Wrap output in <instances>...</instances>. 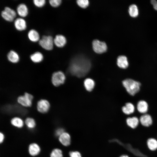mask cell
I'll list each match as a JSON object with an SVG mask.
<instances>
[{
	"instance_id": "1",
	"label": "cell",
	"mask_w": 157,
	"mask_h": 157,
	"mask_svg": "<svg viewBox=\"0 0 157 157\" xmlns=\"http://www.w3.org/2000/svg\"><path fill=\"white\" fill-rule=\"evenodd\" d=\"M90 60L82 56H78L71 60L68 70L71 74L78 77L85 76L89 72L91 67Z\"/></svg>"
},
{
	"instance_id": "2",
	"label": "cell",
	"mask_w": 157,
	"mask_h": 157,
	"mask_svg": "<svg viewBox=\"0 0 157 157\" xmlns=\"http://www.w3.org/2000/svg\"><path fill=\"white\" fill-rule=\"evenodd\" d=\"M122 85L126 92L130 96H134L140 90L141 82L131 78H126L122 82Z\"/></svg>"
},
{
	"instance_id": "3",
	"label": "cell",
	"mask_w": 157,
	"mask_h": 157,
	"mask_svg": "<svg viewBox=\"0 0 157 157\" xmlns=\"http://www.w3.org/2000/svg\"><path fill=\"white\" fill-rule=\"evenodd\" d=\"M39 44L43 49L51 50L53 47V40L51 36L43 35L39 41Z\"/></svg>"
},
{
	"instance_id": "4",
	"label": "cell",
	"mask_w": 157,
	"mask_h": 157,
	"mask_svg": "<svg viewBox=\"0 0 157 157\" xmlns=\"http://www.w3.org/2000/svg\"><path fill=\"white\" fill-rule=\"evenodd\" d=\"M65 77L64 74L59 71L54 72L51 77V81L55 86H58L63 84L65 81Z\"/></svg>"
},
{
	"instance_id": "5",
	"label": "cell",
	"mask_w": 157,
	"mask_h": 157,
	"mask_svg": "<svg viewBox=\"0 0 157 157\" xmlns=\"http://www.w3.org/2000/svg\"><path fill=\"white\" fill-rule=\"evenodd\" d=\"M33 98V95L29 93L25 92L23 96H19L17 98L18 103L25 107H30L32 105Z\"/></svg>"
},
{
	"instance_id": "6",
	"label": "cell",
	"mask_w": 157,
	"mask_h": 157,
	"mask_svg": "<svg viewBox=\"0 0 157 157\" xmlns=\"http://www.w3.org/2000/svg\"><path fill=\"white\" fill-rule=\"evenodd\" d=\"M92 47L94 51L98 53H103L106 51L107 49L106 43L98 40H95L93 41Z\"/></svg>"
},
{
	"instance_id": "7",
	"label": "cell",
	"mask_w": 157,
	"mask_h": 157,
	"mask_svg": "<svg viewBox=\"0 0 157 157\" xmlns=\"http://www.w3.org/2000/svg\"><path fill=\"white\" fill-rule=\"evenodd\" d=\"M139 119L140 124L144 127H149L153 123L152 117L148 113L141 115L139 118Z\"/></svg>"
},
{
	"instance_id": "8",
	"label": "cell",
	"mask_w": 157,
	"mask_h": 157,
	"mask_svg": "<svg viewBox=\"0 0 157 157\" xmlns=\"http://www.w3.org/2000/svg\"><path fill=\"white\" fill-rule=\"evenodd\" d=\"M136 107L138 112L142 115L147 113L148 111L149 104L144 100L139 101L137 103Z\"/></svg>"
},
{
	"instance_id": "9",
	"label": "cell",
	"mask_w": 157,
	"mask_h": 157,
	"mask_svg": "<svg viewBox=\"0 0 157 157\" xmlns=\"http://www.w3.org/2000/svg\"><path fill=\"white\" fill-rule=\"evenodd\" d=\"M50 108V104L46 100L42 99L39 101L37 105L38 110L42 113H45L49 110Z\"/></svg>"
},
{
	"instance_id": "10",
	"label": "cell",
	"mask_w": 157,
	"mask_h": 157,
	"mask_svg": "<svg viewBox=\"0 0 157 157\" xmlns=\"http://www.w3.org/2000/svg\"><path fill=\"white\" fill-rule=\"evenodd\" d=\"M126 123L129 127L133 129L136 128L140 124L139 118L136 116H129L126 119Z\"/></svg>"
},
{
	"instance_id": "11",
	"label": "cell",
	"mask_w": 157,
	"mask_h": 157,
	"mask_svg": "<svg viewBox=\"0 0 157 157\" xmlns=\"http://www.w3.org/2000/svg\"><path fill=\"white\" fill-rule=\"evenodd\" d=\"M122 110L123 113L126 115L130 116L133 114L135 111V107L131 102H126L122 107Z\"/></svg>"
},
{
	"instance_id": "12",
	"label": "cell",
	"mask_w": 157,
	"mask_h": 157,
	"mask_svg": "<svg viewBox=\"0 0 157 157\" xmlns=\"http://www.w3.org/2000/svg\"><path fill=\"white\" fill-rule=\"evenodd\" d=\"M117 64L119 67L123 69L127 68L129 65L127 57L124 55L119 56L118 57Z\"/></svg>"
},
{
	"instance_id": "13",
	"label": "cell",
	"mask_w": 157,
	"mask_h": 157,
	"mask_svg": "<svg viewBox=\"0 0 157 157\" xmlns=\"http://www.w3.org/2000/svg\"><path fill=\"white\" fill-rule=\"evenodd\" d=\"M55 45L57 47H63L66 44V40L65 38L63 35H56L53 40Z\"/></svg>"
},
{
	"instance_id": "14",
	"label": "cell",
	"mask_w": 157,
	"mask_h": 157,
	"mask_svg": "<svg viewBox=\"0 0 157 157\" xmlns=\"http://www.w3.org/2000/svg\"><path fill=\"white\" fill-rule=\"evenodd\" d=\"M14 25L18 31L24 30L26 28V22L24 19L22 18L16 19L15 21Z\"/></svg>"
},
{
	"instance_id": "15",
	"label": "cell",
	"mask_w": 157,
	"mask_h": 157,
	"mask_svg": "<svg viewBox=\"0 0 157 157\" xmlns=\"http://www.w3.org/2000/svg\"><path fill=\"white\" fill-rule=\"evenodd\" d=\"M59 140L63 145L68 146L70 144V136L66 132H64L59 136Z\"/></svg>"
},
{
	"instance_id": "16",
	"label": "cell",
	"mask_w": 157,
	"mask_h": 157,
	"mask_svg": "<svg viewBox=\"0 0 157 157\" xmlns=\"http://www.w3.org/2000/svg\"><path fill=\"white\" fill-rule=\"evenodd\" d=\"M147 144L149 149L152 151H155L157 150V139L151 138L147 140Z\"/></svg>"
},
{
	"instance_id": "17",
	"label": "cell",
	"mask_w": 157,
	"mask_h": 157,
	"mask_svg": "<svg viewBox=\"0 0 157 157\" xmlns=\"http://www.w3.org/2000/svg\"><path fill=\"white\" fill-rule=\"evenodd\" d=\"M17 10L18 14L21 17H25L28 14V8L26 5L24 3L19 5Z\"/></svg>"
},
{
	"instance_id": "18",
	"label": "cell",
	"mask_w": 157,
	"mask_h": 157,
	"mask_svg": "<svg viewBox=\"0 0 157 157\" xmlns=\"http://www.w3.org/2000/svg\"><path fill=\"white\" fill-rule=\"evenodd\" d=\"M128 13L131 17H137L139 15V10L137 6L133 4L131 5L129 7Z\"/></svg>"
},
{
	"instance_id": "19",
	"label": "cell",
	"mask_w": 157,
	"mask_h": 157,
	"mask_svg": "<svg viewBox=\"0 0 157 157\" xmlns=\"http://www.w3.org/2000/svg\"><path fill=\"white\" fill-rule=\"evenodd\" d=\"M28 150L31 155L35 156L39 154L40 151V149L37 144L35 143H32L29 145Z\"/></svg>"
},
{
	"instance_id": "20",
	"label": "cell",
	"mask_w": 157,
	"mask_h": 157,
	"mask_svg": "<svg viewBox=\"0 0 157 157\" xmlns=\"http://www.w3.org/2000/svg\"><path fill=\"white\" fill-rule=\"evenodd\" d=\"M8 60L12 63H15L19 60V58L17 53L13 50H11L7 55Z\"/></svg>"
},
{
	"instance_id": "21",
	"label": "cell",
	"mask_w": 157,
	"mask_h": 157,
	"mask_svg": "<svg viewBox=\"0 0 157 157\" xmlns=\"http://www.w3.org/2000/svg\"><path fill=\"white\" fill-rule=\"evenodd\" d=\"M28 36L31 41L36 42L39 40L40 36L38 33L34 29L29 31L28 33Z\"/></svg>"
},
{
	"instance_id": "22",
	"label": "cell",
	"mask_w": 157,
	"mask_h": 157,
	"mask_svg": "<svg viewBox=\"0 0 157 157\" xmlns=\"http://www.w3.org/2000/svg\"><path fill=\"white\" fill-rule=\"evenodd\" d=\"M30 58L32 61L38 63L41 62L43 59V55L40 52H36L30 56Z\"/></svg>"
},
{
	"instance_id": "23",
	"label": "cell",
	"mask_w": 157,
	"mask_h": 157,
	"mask_svg": "<svg viewBox=\"0 0 157 157\" xmlns=\"http://www.w3.org/2000/svg\"><path fill=\"white\" fill-rule=\"evenodd\" d=\"M95 83L92 79L89 78L86 79L84 81V85L86 90L88 91H92L94 88Z\"/></svg>"
},
{
	"instance_id": "24",
	"label": "cell",
	"mask_w": 157,
	"mask_h": 157,
	"mask_svg": "<svg viewBox=\"0 0 157 157\" xmlns=\"http://www.w3.org/2000/svg\"><path fill=\"white\" fill-rule=\"evenodd\" d=\"M11 122L13 125L19 128L22 127L23 125L22 120L18 117H15L13 118L11 120Z\"/></svg>"
},
{
	"instance_id": "25",
	"label": "cell",
	"mask_w": 157,
	"mask_h": 157,
	"mask_svg": "<svg viewBox=\"0 0 157 157\" xmlns=\"http://www.w3.org/2000/svg\"><path fill=\"white\" fill-rule=\"evenodd\" d=\"M1 15L4 19L9 22L13 21L14 18L12 15L5 10L1 12Z\"/></svg>"
},
{
	"instance_id": "26",
	"label": "cell",
	"mask_w": 157,
	"mask_h": 157,
	"mask_svg": "<svg viewBox=\"0 0 157 157\" xmlns=\"http://www.w3.org/2000/svg\"><path fill=\"white\" fill-rule=\"evenodd\" d=\"M51 157H63L62 152L61 150L58 149H54L50 155Z\"/></svg>"
},
{
	"instance_id": "27",
	"label": "cell",
	"mask_w": 157,
	"mask_h": 157,
	"mask_svg": "<svg viewBox=\"0 0 157 157\" xmlns=\"http://www.w3.org/2000/svg\"><path fill=\"white\" fill-rule=\"evenodd\" d=\"M25 123L27 126L30 128H33L35 125V120L31 118H27L25 121Z\"/></svg>"
},
{
	"instance_id": "28",
	"label": "cell",
	"mask_w": 157,
	"mask_h": 157,
	"mask_svg": "<svg viewBox=\"0 0 157 157\" xmlns=\"http://www.w3.org/2000/svg\"><path fill=\"white\" fill-rule=\"evenodd\" d=\"M77 3L80 7L83 8H86L89 3L88 0H78L77 1Z\"/></svg>"
},
{
	"instance_id": "29",
	"label": "cell",
	"mask_w": 157,
	"mask_h": 157,
	"mask_svg": "<svg viewBox=\"0 0 157 157\" xmlns=\"http://www.w3.org/2000/svg\"><path fill=\"white\" fill-rule=\"evenodd\" d=\"M33 2L35 5L39 7L43 6L45 3V0H34Z\"/></svg>"
},
{
	"instance_id": "30",
	"label": "cell",
	"mask_w": 157,
	"mask_h": 157,
	"mask_svg": "<svg viewBox=\"0 0 157 157\" xmlns=\"http://www.w3.org/2000/svg\"><path fill=\"white\" fill-rule=\"evenodd\" d=\"M61 2V0H50L49 3L51 6L53 7H57L60 5Z\"/></svg>"
},
{
	"instance_id": "31",
	"label": "cell",
	"mask_w": 157,
	"mask_h": 157,
	"mask_svg": "<svg viewBox=\"0 0 157 157\" xmlns=\"http://www.w3.org/2000/svg\"><path fill=\"white\" fill-rule=\"evenodd\" d=\"M4 10L10 14L14 18L16 17V13L15 12L13 9L8 7H6L5 8Z\"/></svg>"
},
{
	"instance_id": "32",
	"label": "cell",
	"mask_w": 157,
	"mask_h": 157,
	"mask_svg": "<svg viewBox=\"0 0 157 157\" xmlns=\"http://www.w3.org/2000/svg\"><path fill=\"white\" fill-rule=\"evenodd\" d=\"M70 157H81L80 153L78 151H71L69 153Z\"/></svg>"
},
{
	"instance_id": "33",
	"label": "cell",
	"mask_w": 157,
	"mask_h": 157,
	"mask_svg": "<svg viewBox=\"0 0 157 157\" xmlns=\"http://www.w3.org/2000/svg\"><path fill=\"white\" fill-rule=\"evenodd\" d=\"M64 132V130L63 129H57L56 131V135L57 136H60Z\"/></svg>"
},
{
	"instance_id": "34",
	"label": "cell",
	"mask_w": 157,
	"mask_h": 157,
	"mask_svg": "<svg viewBox=\"0 0 157 157\" xmlns=\"http://www.w3.org/2000/svg\"><path fill=\"white\" fill-rule=\"evenodd\" d=\"M151 3L152 5L154 8L157 11V1L156 0H152L151 1Z\"/></svg>"
},
{
	"instance_id": "35",
	"label": "cell",
	"mask_w": 157,
	"mask_h": 157,
	"mask_svg": "<svg viewBox=\"0 0 157 157\" xmlns=\"http://www.w3.org/2000/svg\"><path fill=\"white\" fill-rule=\"evenodd\" d=\"M0 143H1L3 142V140L4 137L3 135V133H0Z\"/></svg>"
},
{
	"instance_id": "36",
	"label": "cell",
	"mask_w": 157,
	"mask_h": 157,
	"mask_svg": "<svg viewBox=\"0 0 157 157\" xmlns=\"http://www.w3.org/2000/svg\"><path fill=\"white\" fill-rule=\"evenodd\" d=\"M119 157H129L127 155L123 154V155H122L120 156H119Z\"/></svg>"
}]
</instances>
